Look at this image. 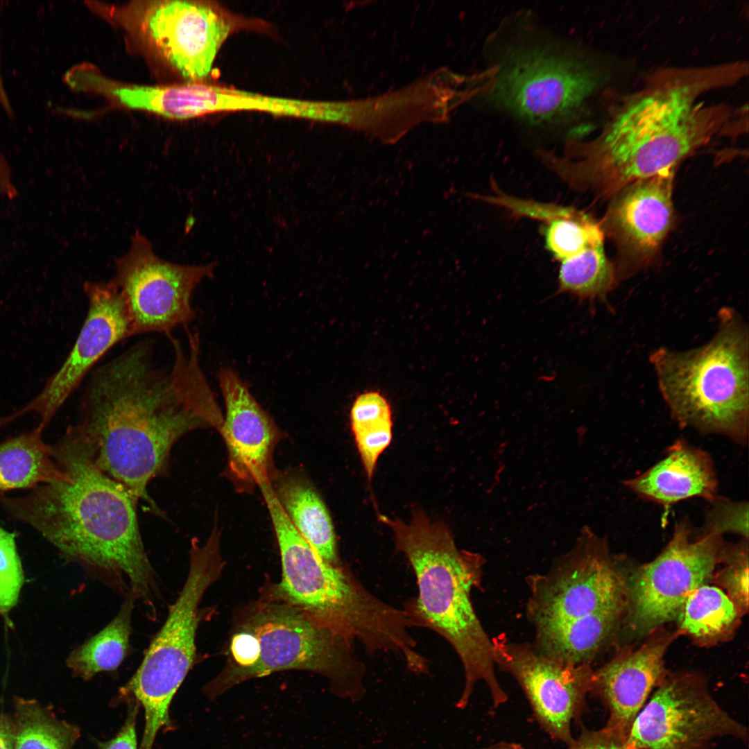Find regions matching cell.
I'll use <instances>...</instances> for the list:
<instances>
[{
  "label": "cell",
  "instance_id": "obj_1",
  "mask_svg": "<svg viewBox=\"0 0 749 749\" xmlns=\"http://www.w3.org/2000/svg\"><path fill=\"white\" fill-rule=\"evenodd\" d=\"M168 336L169 366L158 365L153 344L141 341L97 368L73 424L95 464L157 514L148 485L167 471L174 445L193 430H218L223 420L200 365L198 334H188V350Z\"/></svg>",
  "mask_w": 749,
  "mask_h": 749
},
{
  "label": "cell",
  "instance_id": "obj_2",
  "mask_svg": "<svg viewBox=\"0 0 749 749\" xmlns=\"http://www.w3.org/2000/svg\"><path fill=\"white\" fill-rule=\"evenodd\" d=\"M746 76L739 61L656 69L610 112L588 141L571 139L561 154H538L571 189L611 198L637 180L674 167L726 128L732 117L725 103L699 101Z\"/></svg>",
  "mask_w": 749,
  "mask_h": 749
},
{
  "label": "cell",
  "instance_id": "obj_3",
  "mask_svg": "<svg viewBox=\"0 0 749 749\" xmlns=\"http://www.w3.org/2000/svg\"><path fill=\"white\" fill-rule=\"evenodd\" d=\"M51 451L71 480L41 485L22 496L1 494V508L33 527L67 560L153 613L160 589L139 530V500L95 464L73 425Z\"/></svg>",
  "mask_w": 749,
  "mask_h": 749
},
{
  "label": "cell",
  "instance_id": "obj_4",
  "mask_svg": "<svg viewBox=\"0 0 749 749\" xmlns=\"http://www.w3.org/2000/svg\"><path fill=\"white\" fill-rule=\"evenodd\" d=\"M393 531L396 548L415 576L417 598L406 605L416 627H426L447 640L463 667L465 686L457 706L465 707L475 684L483 681L493 706L508 700L495 673L492 639L474 610L472 592L481 583L483 557L457 547L449 527L432 522L422 510L411 521L379 517Z\"/></svg>",
  "mask_w": 749,
  "mask_h": 749
},
{
  "label": "cell",
  "instance_id": "obj_5",
  "mask_svg": "<svg viewBox=\"0 0 749 749\" xmlns=\"http://www.w3.org/2000/svg\"><path fill=\"white\" fill-rule=\"evenodd\" d=\"M279 547L282 578L277 594L307 619L369 653H394L409 662L417 655L408 612L388 604L348 570L323 560L291 524L270 483L258 486Z\"/></svg>",
  "mask_w": 749,
  "mask_h": 749
},
{
  "label": "cell",
  "instance_id": "obj_6",
  "mask_svg": "<svg viewBox=\"0 0 749 749\" xmlns=\"http://www.w3.org/2000/svg\"><path fill=\"white\" fill-rule=\"evenodd\" d=\"M704 345L682 352L656 350L650 360L672 417L683 427L746 445L749 427L748 328L732 309Z\"/></svg>",
  "mask_w": 749,
  "mask_h": 749
},
{
  "label": "cell",
  "instance_id": "obj_7",
  "mask_svg": "<svg viewBox=\"0 0 749 749\" xmlns=\"http://www.w3.org/2000/svg\"><path fill=\"white\" fill-rule=\"evenodd\" d=\"M187 579L167 617L150 642L119 696L134 700L144 710V729L139 749H152L158 732L171 728L169 707L193 666L199 604L224 567L220 532L215 526L204 544L191 541Z\"/></svg>",
  "mask_w": 749,
  "mask_h": 749
},
{
  "label": "cell",
  "instance_id": "obj_8",
  "mask_svg": "<svg viewBox=\"0 0 749 749\" xmlns=\"http://www.w3.org/2000/svg\"><path fill=\"white\" fill-rule=\"evenodd\" d=\"M241 628L249 634L250 662L209 683L205 692L210 696L248 679L291 669L319 673L344 694L361 693L365 666L354 655L352 643L284 601L260 604Z\"/></svg>",
  "mask_w": 749,
  "mask_h": 749
},
{
  "label": "cell",
  "instance_id": "obj_9",
  "mask_svg": "<svg viewBox=\"0 0 749 749\" xmlns=\"http://www.w3.org/2000/svg\"><path fill=\"white\" fill-rule=\"evenodd\" d=\"M146 49L190 82L210 73L223 42L243 21L211 1H136L93 3Z\"/></svg>",
  "mask_w": 749,
  "mask_h": 749
},
{
  "label": "cell",
  "instance_id": "obj_10",
  "mask_svg": "<svg viewBox=\"0 0 749 749\" xmlns=\"http://www.w3.org/2000/svg\"><path fill=\"white\" fill-rule=\"evenodd\" d=\"M603 73L587 59L544 46L510 48L494 67V99L532 123L574 117L599 88Z\"/></svg>",
  "mask_w": 749,
  "mask_h": 749
},
{
  "label": "cell",
  "instance_id": "obj_11",
  "mask_svg": "<svg viewBox=\"0 0 749 749\" xmlns=\"http://www.w3.org/2000/svg\"><path fill=\"white\" fill-rule=\"evenodd\" d=\"M724 546L721 536L700 533L686 519L678 522L661 553L625 583L634 632L645 635L676 620L689 594L711 577Z\"/></svg>",
  "mask_w": 749,
  "mask_h": 749
},
{
  "label": "cell",
  "instance_id": "obj_12",
  "mask_svg": "<svg viewBox=\"0 0 749 749\" xmlns=\"http://www.w3.org/2000/svg\"><path fill=\"white\" fill-rule=\"evenodd\" d=\"M493 189L483 197L485 203L544 225L545 246L559 262L560 293L582 301L605 298L618 277L605 255L601 222L573 207L521 198Z\"/></svg>",
  "mask_w": 749,
  "mask_h": 749
},
{
  "label": "cell",
  "instance_id": "obj_13",
  "mask_svg": "<svg viewBox=\"0 0 749 749\" xmlns=\"http://www.w3.org/2000/svg\"><path fill=\"white\" fill-rule=\"evenodd\" d=\"M216 262L182 265L159 257L147 238L137 231L128 252L115 261L112 279L120 290L130 320L131 336L170 334L196 316L191 300L196 286L214 277Z\"/></svg>",
  "mask_w": 749,
  "mask_h": 749
},
{
  "label": "cell",
  "instance_id": "obj_14",
  "mask_svg": "<svg viewBox=\"0 0 749 749\" xmlns=\"http://www.w3.org/2000/svg\"><path fill=\"white\" fill-rule=\"evenodd\" d=\"M528 613L536 629L624 606L626 583L606 543L585 527L548 574L531 578Z\"/></svg>",
  "mask_w": 749,
  "mask_h": 749
},
{
  "label": "cell",
  "instance_id": "obj_15",
  "mask_svg": "<svg viewBox=\"0 0 749 749\" xmlns=\"http://www.w3.org/2000/svg\"><path fill=\"white\" fill-rule=\"evenodd\" d=\"M747 741L748 730L714 699L699 678H665L635 718L628 749H709L716 739Z\"/></svg>",
  "mask_w": 749,
  "mask_h": 749
},
{
  "label": "cell",
  "instance_id": "obj_16",
  "mask_svg": "<svg viewBox=\"0 0 749 749\" xmlns=\"http://www.w3.org/2000/svg\"><path fill=\"white\" fill-rule=\"evenodd\" d=\"M492 644L495 664L517 680L540 726L570 746L575 740L572 722L583 712L591 690L594 671L589 664L566 663L500 636Z\"/></svg>",
  "mask_w": 749,
  "mask_h": 749
},
{
  "label": "cell",
  "instance_id": "obj_17",
  "mask_svg": "<svg viewBox=\"0 0 749 749\" xmlns=\"http://www.w3.org/2000/svg\"><path fill=\"white\" fill-rule=\"evenodd\" d=\"M83 289L87 313L67 359L36 397L12 413L0 417V429L35 413L40 416L37 426L44 430L96 362L115 344L131 336L126 304L114 282H87Z\"/></svg>",
  "mask_w": 749,
  "mask_h": 749
},
{
  "label": "cell",
  "instance_id": "obj_18",
  "mask_svg": "<svg viewBox=\"0 0 749 749\" xmlns=\"http://www.w3.org/2000/svg\"><path fill=\"white\" fill-rule=\"evenodd\" d=\"M673 171L637 180L611 198L601 224L616 244L619 271L638 269L659 252L674 218Z\"/></svg>",
  "mask_w": 749,
  "mask_h": 749
},
{
  "label": "cell",
  "instance_id": "obj_19",
  "mask_svg": "<svg viewBox=\"0 0 749 749\" xmlns=\"http://www.w3.org/2000/svg\"><path fill=\"white\" fill-rule=\"evenodd\" d=\"M217 378L225 414L218 431L227 451V474L239 490H250L274 476L272 457L282 432L247 384L231 368Z\"/></svg>",
  "mask_w": 749,
  "mask_h": 749
},
{
  "label": "cell",
  "instance_id": "obj_20",
  "mask_svg": "<svg viewBox=\"0 0 749 749\" xmlns=\"http://www.w3.org/2000/svg\"><path fill=\"white\" fill-rule=\"evenodd\" d=\"M671 640L669 637L653 639L594 671L590 692L609 713L604 728L627 739L651 691L666 677L664 657Z\"/></svg>",
  "mask_w": 749,
  "mask_h": 749
},
{
  "label": "cell",
  "instance_id": "obj_21",
  "mask_svg": "<svg viewBox=\"0 0 749 749\" xmlns=\"http://www.w3.org/2000/svg\"><path fill=\"white\" fill-rule=\"evenodd\" d=\"M625 484L634 493L665 507L691 497L710 502L717 497L718 481L711 456L683 440L672 445L655 465Z\"/></svg>",
  "mask_w": 749,
  "mask_h": 749
},
{
  "label": "cell",
  "instance_id": "obj_22",
  "mask_svg": "<svg viewBox=\"0 0 749 749\" xmlns=\"http://www.w3.org/2000/svg\"><path fill=\"white\" fill-rule=\"evenodd\" d=\"M275 494L291 524L325 562L340 565L329 513L315 488L294 474L279 476Z\"/></svg>",
  "mask_w": 749,
  "mask_h": 749
},
{
  "label": "cell",
  "instance_id": "obj_23",
  "mask_svg": "<svg viewBox=\"0 0 749 749\" xmlns=\"http://www.w3.org/2000/svg\"><path fill=\"white\" fill-rule=\"evenodd\" d=\"M43 431L37 426L0 442V495L71 480L53 458Z\"/></svg>",
  "mask_w": 749,
  "mask_h": 749
},
{
  "label": "cell",
  "instance_id": "obj_24",
  "mask_svg": "<svg viewBox=\"0 0 749 749\" xmlns=\"http://www.w3.org/2000/svg\"><path fill=\"white\" fill-rule=\"evenodd\" d=\"M623 606L536 629L540 653L571 664H589L613 630Z\"/></svg>",
  "mask_w": 749,
  "mask_h": 749
},
{
  "label": "cell",
  "instance_id": "obj_25",
  "mask_svg": "<svg viewBox=\"0 0 749 749\" xmlns=\"http://www.w3.org/2000/svg\"><path fill=\"white\" fill-rule=\"evenodd\" d=\"M136 601L125 597L116 616L98 633L74 649L67 666L74 675L89 680L98 673L117 669L126 658Z\"/></svg>",
  "mask_w": 749,
  "mask_h": 749
},
{
  "label": "cell",
  "instance_id": "obj_26",
  "mask_svg": "<svg viewBox=\"0 0 749 749\" xmlns=\"http://www.w3.org/2000/svg\"><path fill=\"white\" fill-rule=\"evenodd\" d=\"M13 706L15 749H72L80 737L78 726L35 699L15 696Z\"/></svg>",
  "mask_w": 749,
  "mask_h": 749
},
{
  "label": "cell",
  "instance_id": "obj_27",
  "mask_svg": "<svg viewBox=\"0 0 749 749\" xmlns=\"http://www.w3.org/2000/svg\"><path fill=\"white\" fill-rule=\"evenodd\" d=\"M739 613L721 589L703 584L689 594L676 620L683 632L698 640L710 642L732 630Z\"/></svg>",
  "mask_w": 749,
  "mask_h": 749
},
{
  "label": "cell",
  "instance_id": "obj_28",
  "mask_svg": "<svg viewBox=\"0 0 749 749\" xmlns=\"http://www.w3.org/2000/svg\"><path fill=\"white\" fill-rule=\"evenodd\" d=\"M721 560L725 565L718 575V581L727 590V595L740 613L748 609V541L737 544H725Z\"/></svg>",
  "mask_w": 749,
  "mask_h": 749
},
{
  "label": "cell",
  "instance_id": "obj_29",
  "mask_svg": "<svg viewBox=\"0 0 749 749\" xmlns=\"http://www.w3.org/2000/svg\"><path fill=\"white\" fill-rule=\"evenodd\" d=\"M23 584L15 534L0 526V614H6L15 606Z\"/></svg>",
  "mask_w": 749,
  "mask_h": 749
},
{
  "label": "cell",
  "instance_id": "obj_30",
  "mask_svg": "<svg viewBox=\"0 0 749 749\" xmlns=\"http://www.w3.org/2000/svg\"><path fill=\"white\" fill-rule=\"evenodd\" d=\"M706 513L700 533L721 536L723 533L738 534L748 538V504L716 497Z\"/></svg>",
  "mask_w": 749,
  "mask_h": 749
},
{
  "label": "cell",
  "instance_id": "obj_31",
  "mask_svg": "<svg viewBox=\"0 0 749 749\" xmlns=\"http://www.w3.org/2000/svg\"><path fill=\"white\" fill-rule=\"evenodd\" d=\"M392 418L351 425L368 479L372 478L377 461L392 440Z\"/></svg>",
  "mask_w": 749,
  "mask_h": 749
},
{
  "label": "cell",
  "instance_id": "obj_32",
  "mask_svg": "<svg viewBox=\"0 0 749 749\" xmlns=\"http://www.w3.org/2000/svg\"><path fill=\"white\" fill-rule=\"evenodd\" d=\"M385 418H392L390 407L386 399L377 392L360 395L351 408V425Z\"/></svg>",
  "mask_w": 749,
  "mask_h": 749
},
{
  "label": "cell",
  "instance_id": "obj_33",
  "mask_svg": "<svg viewBox=\"0 0 749 749\" xmlns=\"http://www.w3.org/2000/svg\"><path fill=\"white\" fill-rule=\"evenodd\" d=\"M568 749H628L626 739L605 728L599 730L583 729Z\"/></svg>",
  "mask_w": 749,
  "mask_h": 749
},
{
  "label": "cell",
  "instance_id": "obj_34",
  "mask_svg": "<svg viewBox=\"0 0 749 749\" xmlns=\"http://www.w3.org/2000/svg\"><path fill=\"white\" fill-rule=\"evenodd\" d=\"M128 700L130 705L124 724L114 737L99 743L98 749H138L136 721L139 705L134 700Z\"/></svg>",
  "mask_w": 749,
  "mask_h": 749
},
{
  "label": "cell",
  "instance_id": "obj_35",
  "mask_svg": "<svg viewBox=\"0 0 749 749\" xmlns=\"http://www.w3.org/2000/svg\"><path fill=\"white\" fill-rule=\"evenodd\" d=\"M0 749H15L12 716L0 711Z\"/></svg>",
  "mask_w": 749,
  "mask_h": 749
},
{
  "label": "cell",
  "instance_id": "obj_36",
  "mask_svg": "<svg viewBox=\"0 0 749 749\" xmlns=\"http://www.w3.org/2000/svg\"><path fill=\"white\" fill-rule=\"evenodd\" d=\"M483 749H524V748L517 743L500 741Z\"/></svg>",
  "mask_w": 749,
  "mask_h": 749
},
{
  "label": "cell",
  "instance_id": "obj_37",
  "mask_svg": "<svg viewBox=\"0 0 749 749\" xmlns=\"http://www.w3.org/2000/svg\"><path fill=\"white\" fill-rule=\"evenodd\" d=\"M1 179H2V168H1V161H0V185H1Z\"/></svg>",
  "mask_w": 749,
  "mask_h": 749
}]
</instances>
